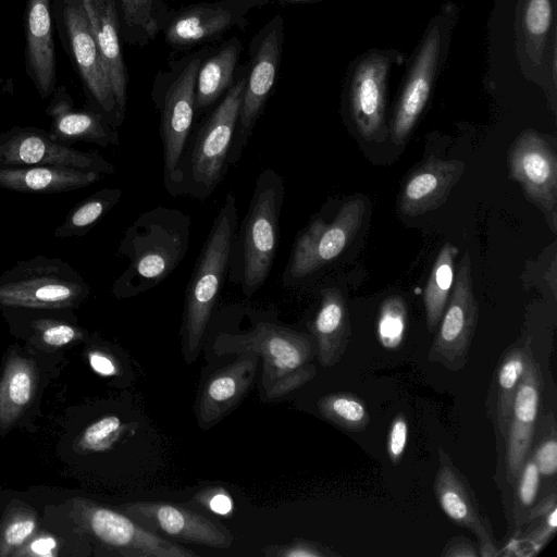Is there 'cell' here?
I'll return each instance as SVG.
<instances>
[{"mask_svg": "<svg viewBox=\"0 0 557 557\" xmlns=\"http://www.w3.org/2000/svg\"><path fill=\"white\" fill-rule=\"evenodd\" d=\"M190 216L157 206L143 212L124 232L117 255L128 262L114 280L111 293L117 299L136 297L158 286L186 256Z\"/></svg>", "mask_w": 557, "mask_h": 557, "instance_id": "6da1fadb", "label": "cell"}, {"mask_svg": "<svg viewBox=\"0 0 557 557\" xmlns=\"http://www.w3.org/2000/svg\"><path fill=\"white\" fill-rule=\"evenodd\" d=\"M246 72V63L238 66L231 88L200 124L191 129L174 173L163 183L172 197L186 196L206 200L223 181L231 166V148L237 126Z\"/></svg>", "mask_w": 557, "mask_h": 557, "instance_id": "7a4b0ae2", "label": "cell"}, {"mask_svg": "<svg viewBox=\"0 0 557 557\" xmlns=\"http://www.w3.org/2000/svg\"><path fill=\"white\" fill-rule=\"evenodd\" d=\"M216 355L253 352L262 360L261 386L267 400L280 399L311 381L317 369L311 338L285 325L258 320L240 333L215 336Z\"/></svg>", "mask_w": 557, "mask_h": 557, "instance_id": "3957f363", "label": "cell"}, {"mask_svg": "<svg viewBox=\"0 0 557 557\" xmlns=\"http://www.w3.org/2000/svg\"><path fill=\"white\" fill-rule=\"evenodd\" d=\"M284 198V178L273 169L261 171L249 207L234 235L227 270L228 281L246 297L257 293L271 272Z\"/></svg>", "mask_w": 557, "mask_h": 557, "instance_id": "277c9868", "label": "cell"}, {"mask_svg": "<svg viewBox=\"0 0 557 557\" xmlns=\"http://www.w3.org/2000/svg\"><path fill=\"white\" fill-rule=\"evenodd\" d=\"M236 198L227 193L219 209L185 290L183 347L186 362L197 359L219 295L227 276L230 253L238 226Z\"/></svg>", "mask_w": 557, "mask_h": 557, "instance_id": "5b68a950", "label": "cell"}, {"mask_svg": "<svg viewBox=\"0 0 557 557\" xmlns=\"http://www.w3.org/2000/svg\"><path fill=\"white\" fill-rule=\"evenodd\" d=\"M460 8L447 0L428 22L406 69L391 122V136L403 144L424 111L443 70Z\"/></svg>", "mask_w": 557, "mask_h": 557, "instance_id": "8992f818", "label": "cell"}, {"mask_svg": "<svg viewBox=\"0 0 557 557\" xmlns=\"http://www.w3.org/2000/svg\"><path fill=\"white\" fill-rule=\"evenodd\" d=\"M212 46H202L171 59L151 84V100L160 115L163 148V183L174 173L196 117V78Z\"/></svg>", "mask_w": 557, "mask_h": 557, "instance_id": "52a82bcc", "label": "cell"}, {"mask_svg": "<svg viewBox=\"0 0 557 557\" xmlns=\"http://www.w3.org/2000/svg\"><path fill=\"white\" fill-rule=\"evenodd\" d=\"M90 295L84 277L61 258L36 256L0 274V309L72 308Z\"/></svg>", "mask_w": 557, "mask_h": 557, "instance_id": "ba28073f", "label": "cell"}, {"mask_svg": "<svg viewBox=\"0 0 557 557\" xmlns=\"http://www.w3.org/2000/svg\"><path fill=\"white\" fill-rule=\"evenodd\" d=\"M405 61L404 52L397 49L371 48L348 64L343 84V103L363 139H376L385 131L389 74Z\"/></svg>", "mask_w": 557, "mask_h": 557, "instance_id": "9c48e42d", "label": "cell"}, {"mask_svg": "<svg viewBox=\"0 0 557 557\" xmlns=\"http://www.w3.org/2000/svg\"><path fill=\"white\" fill-rule=\"evenodd\" d=\"M285 17L274 14L249 42L246 83L232 143L230 164H235L248 145L276 84L285 42Z\"/></svg>", "mask_w": 557, "mask_h": 557, "instance_id": "30bf717a", "label": "cell"}, {"mask_svg": "<svg viewBox=\"0 0 557 557\" xmlns=\"http://www.w3.org/2000/svg\"><path fill=\"white\" fill-rule=\"evenodd\" d=\"M72 516L107 555L124 557H190L193 550L141 527L124 512L84 497L71 500Z\"/></svg>", "mask_w": 557, "mask_h": 557, "instance_id": "8fae6325", "label": "cell"}, {"mask_svg": "<svg viewBox=\"0 0 557 557\" xmlns=\"http://www.w3.org/2000/svg\"><path fill=\"white\" fill-rule=\"evenodd\" d=\"M53 18L63 45L82 81L91 110L115 127L122 125L95 37L79 0H52Z\"/></svg>", "mask_w": 557, "mask_h": 557, "instance_id": "7c38bea8", "label": "cell"}, {"mask_svg": "<svg viewBox=\"0 0 557 557\" xmlns=\"http://www.w3.org/2000/svg\"><path fill=\"white\" fill-rule=\"evenodd\" d=\"M366 203L354 198L341 206L332 221L317 216L297 235L283 272L284 286H297L335 260L362 224Z\"/></svg>", "mask_w": 557, "mask_h": 557, "instance_id": "4fadbf2b", "label": "cell"}, {"mask_svg": "<svg viewBox=\"0 0 557 557\" xmlns=\"http://www.w3.org/2000/svg\"><path fill=\"white\" fill-rule=\"evenodd\" d=\"M258 4L244 0H206L171 9L162 29L165 44L175 51H190L221 40L249 25L248 14Z\"/></svg>", "mask_w": 557, "mask_h": 557, "instance_id": "5bb4252c", "label": "cell"}, {"mask_svg": "<svg viewBox=\"0 0 557 557\" xmlns=\"http://www.w3.org/2000/svg\"><path fill=\"white\" fill-rule=\"evenodd\" d=\"M556 0H519L515 14L516 57L525 78L556 88Z\"/></svg>", "mask_w": 557, "mask_h": 557, "instance_id": "9a60e30c", "label": "cell"}, {"mask_svg": "<svg viewBox=\"0 0 557 557\" xmlns=\"http://www.w3.org/2000/svg\"><path fill=\"white\" fill-rule=\"evenodd\" d=\"M479 306L473 293L471 261L466 251L454 280V289L441 319L429 360L450 371L462 369L475 332Z\"/></svg>", "mask_w": 557, "mask_h": 557, "instance_id": "2e32d148", "label": "cell"}, {"mask_svg": "<svg viewBox=\"0 0 557 557\" xmlns=\"http://www.w3.org/2000/svg\"><path fill=\"white\" fill-rule=\"evenodd\" d=\"M0 165H62L114 174V165L97 151H82L55 141L49 131L12 126L0 133Z\"/></svg>", "mask_w": 557, "mask_h": 557, "instance_id": "e0dca14e", "label": "cell"}, {"mask_svg": "<svg viewBox=\"0 0 557 557\" xmlns=\"http://www.w3.org/2000/svg\"><path fill=\"white\" fill-rule=\"evenodd\" d=\"M509 171L527 197L546 214L556 230L557 159L544 136L525 129L516 138L508 153Z\"/></svg>", "mask_w": 557, "mask_h": 557, "instance_id": "ac0fdd59", "label": "cell"}, {"mask_svg": "<svg viewBox=\"0 0 557 557\" xmlns=\"http://www.w3.org/2000/svg\"><path fill=\"white\" fill-rule=\"evenodd\" d=\"M120 508L145 529L174 541L214 548H227L233 542L226 527L181 505L133 502Z\"/></svg>", "mask_w": 557, "mask_h": 557, "instance_id": "d6986e66", "label": "cell"}, {"mask_svg": "<svg viewBox=\"0 0 557 557\" xmlns=\"http://www.w3.org/2000/svg\"><path fill=\"white\" fill-rule=\"evenodd\" d=\"M438 461L433 488L440 507L454 523L475 535L479 542V556L498 555L491 522L466 476L441 447Z\"/></svg>", "mask_w": 557, "mask_h": 557, "instance_id": "ffe728a7", "label": "cell"}, {"mask_svg": "<svg viewBox=\"0 0 557 557\" xmlns=\"http://www.w3.org/2000/svg\"><path fill=\"white\" fill-rule=\"evenodd\" d=\"M542 391V372L532 356L517 388L505 435L506 478L511 484H515L533 444Z\"/></svg>", "mask_w": 557, "mask_h": 557, "instance_id": "44dd1931", "label": "cell"}, {"mask_svg": "<svg viewBox=\"0 0 557 557\" xmlns=\"http://www.w3.org/2000/svg\"><path fill=\"white\" fill-rule=\"evenodd\" d=\"M259 360L253 352L238 354L232 363L210 375L196 408L200 429L212 428L237 407L252 385Z\"/></svg>", "mask_w": 557, "mask_h": 557, "instance_id": "7402d4cb", "label": "cell"}, {"mask_svg": "<svg viewBox=\"0 0 557 557\" xmlns=\"http://www.w3.org/2000/svg\"><path fill=\"white\" fill-rule=\"evenodd\" d=\"M52 0H27L24 13L25 69L39 97H50L57 83Z\"/></svg>", "mask_w": 557, "mask_h": 557, "instance_id": "603a6c76", "label": "cell"}, {"mask_svg": "<svg viewBox=\"0 0 557 557\" xmlns=\"http://www.w3.org/2000/svg\"><path fill=\"white\" fill-rule=\"evenodd\" d=\"M99 49L120 115L125 119L128 71L115 0H79Z\"/></svg>", "mask_w": 557, "mask_h": 557, "instance_id": "cb8c5ba5", "label": "cell"}, {"mask_svg": "<svg viewBox=\"0 0 557 557\" xmlns=\"http://www.w3.org/2000/svg\"><path fill=\"white\" fill-rule=\"evenodd\" d=\"M45 109L50 117L49 133L61 144L71 146L76 141L96 144L101 147L120 143L117 127L95 110H75L72 97L64 86L55 87Z\"/></svg>", "mask_w": 557, "mask_h": 557, "instance_id": "d4e9b609", "label": "cell"}, {"mask_svg": "<svg viewBox=\"0 0 557 557\" xmlns=\"http://www.w3.org/2000/svg\"><path fill=\"white\" fill-rule=\"evenodd\" d=\"M465 163L460 160L430 158L407 178L399 196V211L417 216L440 208L461 178Z\"/></svg>", "mask_w": 557, "mask_h": 557, "instance_id": "484cf974", "label": "cell"}, {"mask_svg": "<svg viewBox=\"0 0 557 557\" xmlns=\"http://www.w3.org/2000/svg\"><path fill=\"white\" fill-rule=\"evenodd\" d=\"M103 174L62 165H0V188L25 194H58L90 186Z\"/></svg>", "mask_w": 557, "mask_h": 557, "instance_id": "4316f807", "label": "cell"}, {"mask_svg": "<svg viewBox=\"0 0 557 557\" xmlns=\"http://www.w3.org/2000/svg\"><path fill=\"white\" fill-rule=\"evenodd\" d=\"M320 305L310 323L317 343L318 360L325 368L334 367L350 342V322L346 299L336 287L320 293Z\"/></svg>", "mask_w": 557, "mask_h": 557, "instance_id": "83f0119b", "label": "cell"}, {"mask_svg": "<svg viewBox=\"0 0 557 557\" xmlns=\"http://www.w3.org/2000/svg\"><path fill=\"white\" fill-rule=\"evenodd\" d=\"M243 51L242 40L232 36L212 47L202 59L196 78V116L214 106L231 88Z\"/></svg>", "mask_w": 557, "mask_h": 557, "instance_id": "f1b7e54d", "label": "cell"}, {"mask_svg": "<svg viewBox=\"0 0 557 557\" xmlns=\"http://www.w3.org/2000/svg\"><path fill=\"white\" fill-rule=\"evenodd\" d=\"M11 350L0 377V430L10 429L28 408L36 394L35 363Z\"/></svg>", "mask_w": 557, "mask_h": 557, "instance_id": "f546056e", "label": "cell"}, {"mask_svg": "<svg viewBox=\"0 0 557 557\" xmlns=\"http://www.w3.org/2000/svg\"><path fill=\"white\" fill-rule=\"evenodd\" d=\"M531 357L529 345L521 343L510 348L497 367L491 389L490 410L495 429L504 437L508 429L517 388Z\"/></svg>", "mask_w": 557, "mask_h": 557, "instance_id": "4dcf8cb0", "label": "cell"}, {"mask_svg": "<svg viewBox=\"0 0 557 557\" xmlns=\"http://www.w3.org/2000/svg\"><path fill=\"white\" fill-rule=\"evenodd\" d=\"M24 318L29 338L42 348L58 349L82 341L86 331L73 319L72 308L13 307Z\"/></svg>", "mask_w": 557, "mask_h": 557, "instance_id": "1f68e13d", "label": "cell"}, {"mask_svg": "<svg viewBox=\"0 0 557 557\" xmlns=\"http://www.w3.org/2000/svg\"><path fill=\"white\" fill-rule=\"evenodd\" d=\"M122 41L129 46L150 45L162 32L171 8L164 0H115Z\"/></svg>", "mask_w": 557, "mask_h": 557, "instance_id": "d6a6232c", "label": "cell"}, {"mask_svg": "<svg viewBox=\"0 0 557 557\" xmlns=\"http://www.w3.org/2000/svg\"><path fill=\"white\" fill-rule=\"evenodd\" d=\"M458 248L446 243L440 250L424 292L426 325L434 332L446 308L449 293L455 280V259Z\"/></svg>", "mask_w": 557, "mask_h": 557, "instance_id": "836d02e7", "label": "cell"}, {"mask_svg": "<svg viewBox=\"0 0 557 557\" xmlns=\"http://www.w3.org/2000/svg\"><path fill=\"white\" fill-rule=\"evenodd\" d=\"M122 189L102 188L76 203L53 232L57 238L86 235L121 199Z\"/></svg>", "mask_w": 557, "mask_h": 557, "instance_id": "e575fe53", "label": "cell"}, {"mask_svg": "<svg viewBox=\"0 0 557 557\" xmlns=\"http://www.w3.org/2000/svg\"><path fill=\"white\" fill-rule=\"evenodd\" d=\"M318 410L324 419L350 432H361L370 422L369 411L362 399L347 393H333L321 397Z\"/></svg>", "mask_w": 557, "mask_h": 557, "instance_id": "d590c367", "label": "cell"}, {"mask_svg": "<svg viewBox=\"0 0 557 557\" xmlns=\"http://www.w3.org/2000/svg\"><path fill=\"white\" fill-rule=\"evenodd\" d=\"M37 513L29 506L13 500L0 523V556H13L36 532Z\"/></svg>", "mask_w": 557, "mask_h": 557, "instance_id": "8d00e7d4", "label": "cell"}, {"mask_svg": "<svg viewBox=\"0 0 557 557\" xmlns=\"http://www.w3.org/2000/svg\"><path fill=\"white\" fill-rule=\"evenodd\" d=\"M407 306L399 296L386 298L380 307L377 319V337L387 350H395L401 345L407 327Z\"/></svg>", "mask_w": 557, "mask_h": 557, "instance_id": "74e56055", "label": "cell"}, {"mask_svg": "<svg viewBox=\"0 0 557 557\" xmlns=\"http://www.w3.org/2000/svg\"><path fill=\"white\" fill-rule=\"evenodd\" d=\"M123 430L121 420L115 416H106L82 433L77 446L82 453L103 451L112 447Z\"/></svg>", "mask_w": 557, "mask_h": 557, "instance_id": "f35d334b", "label": "cell"}, {"mask_svg": "<svg viewBox=\"0 0 557 557\" xmlns=\"http://www.w3.org/2000/svg\"><path fill=\"white\" fill-rule=\"evenodd\" d=\"M541 473L532 457L528 455L515 482L516 488V520L522 523L524 516L534 505L540 488Z\"/></svg>", "mask_w": 557, "mask_h": 557, "instance_id": "ab89813d", "label": "cell"}, {"mask_svg": "<svg viewBox=\"0 0 557 557\" xmlns=\"http://www.w3.org/2000/svg\"><path fill=\"white\" fill-rule=\"evenodd\" d=\"M541 438L537 442L532 457L541 475L553 476L557 471V433L556 421L552 413L542 421Z\"/></svg>", "mask_w": 557, "mask_h": 557, "instance_id": "60d3db41", "label": "cell"}, {"mask_svg": "<svg viewBox=\"0 0 557 557\" xmlns=\"http://www.w3.org/2000/svg\"><path fill=\"white\" fill-rule=\"evenodd\" d=\"M270 557H334L338 554L320 543L297 539L284 545H270L262 549Z\"/></svg>", "mask_w": 557, "mask_h": 557, "instance_id": "b9f144b4", "label": "cell"}, {"mask_svg": "<svg viewBox=\"0 0 557 557\" xmlns=\"http://www.w3.org/2000/svg\"><path fill=\"white\" fill-rule=\"evenodd\" d=\"M408 438V421L406 416L397 413L391 422L387 434V456L392 463L400 462Z\"/></svg>", "mask_w": 557, "mask_h": 557, "instance_id": "7bdbcfd3", "label": "cell"}, {"mask_svg": "<svg viewBox=\"0 0 557 557\" xmlns=\"http://www.w3.org/2000/svg\"><path fill=\"white\" fill-rule=\"evenodd\" d=\"M540 522L525 534L524 542L539 553L547 542L553 537L557 528V510L552 509L546 515L539 517ZM532 521V520H531Z\"/></svg>", "mask_w": 557, "mask_h": 557, "instance_id": "ee69618b", "label": "cell"}, {"mask_svg": "<svg viewBox=\"0 0 557 557\" xmlns=\"http://www.w3.org/2000/svg\"><path fill=\"white\" fill-rule=\"evenodd\" d=\"M58 555L55 539L47 533L35 534L13 556L53 557Z\"/></svg>", "mask_w": 557, "mask_h": 557, "instance_id": "f6af8a7d", "label": "cell"}, {"mask_svg": "<svg viewBox=\"0 0 557 557\" xmlns=\"http://www.w3.org/2000/svg\"><path fill=\"white\" fill-rule=\"evenodd\" d=\"M194 499L218 515H227L233 508L228 493L222 487L203 488Z\"/></svg>", "mask_w": 557, "mask_h": 557, "instance_id": "bcb514c9", "label": "cell"}, {"mask_svg": "<svg viewBox=\"0 0 557 557\" xmlns=\"http://www.w3.org/2000/svg\"><path fill=\"white\" fill-rule=\"evenodd\" d=\"M441 556L445 557H476L479 552L473 544L463 536L451 539L443 548Z\"/></svg>", "mask_w": 557, "mask_h": 557, "instance_id": "7dc6e473", "label": "cell"}, {"mask_svg": "<svg viewBox=\"0 0 557 557\" xmlns=\"http://www.w3.org/2000/svg\"><path fill=\"white\" fill-rule=\"evenodd\" d=\"M88 359L91 368L99 374L112 375L116 372V367L113 360L109 356L102 354V351H89Z\"/></svg>", "mask_w": 557, "mask_h": 557, "instance_id": "c3c4849f", "label": "cell"}, {"mask_svg": "<svg viewBox=\"0 0 557 557\" xmlns=\"http://www.w3.org/2000/svg\"><path fill=\"white\" fill-rule=\"evenodd\" d=\"M250 1L258 4L259 8L269 4V3H281V4H292V3H306V2H317L321 0H244Z\"/></svg>", "mask_w": 557, "mask_h": 557, "instance_id": "681fc988", "label": "cell"}]
</instances>
